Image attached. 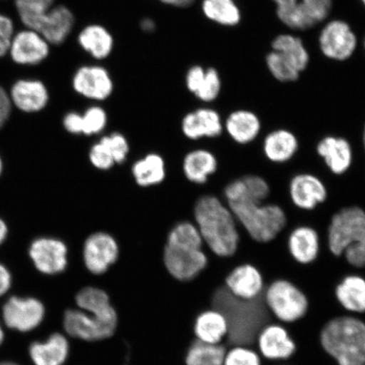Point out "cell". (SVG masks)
<instances>
[{
  "label": "cell",
  "instance_id": "1",
  "mask_svg": "<svg viewBox=\"0 0 365 365\" xmlns=\"http://www.w3.org/2000/svg\"><path fill=\"white\" fill-rule=\"evenodd\" d=\"M195 219L204 244L221 258L234 257L240 236L237 220L227 205L213 195L200 197L195 207Z\"/></svg>",
  "mask_w": 365,
  "mask_h": 365
},
{
  "label": "cell",
  "instance_id": "2",
  "mask_svg": "<svg viewBox=\"0 0 365 365\" xmlns=\"http://www.w3.org/2000/svg\"><path fill=\"white\" fill-rule=\"evenodd\" d=\"M318 340L336 365H365V321L360 317H331L319 330Z\"/></svg>",
  "mask_w": 365,
  "mask_h": 365
},
{
  "label": "cell",
  "instance_id": "3",
  "mask_svg": "<svg viewBox=\"0 0 365 365\" xmlns=\"http://www.w3.org/2000/svg\"><path fill=\"white\" fill-rule=\"evenodd\" d=\"M327 245L335 257H344L354 268H365L364 210L354 205L335 213L327 230Z\"/></svg>",
  "mask_w": 365,
  "mask_h": 365
},
{
  "label": "cell",
  "instance_id": "4",
  "mask_svg": "<svg viewBox=\"0 0 365 365\" xmlns=\"http://www.w3.org/2000/svg\"><path fill=\"white\" fill-rule=\"evenodd\" d=\"M227 205L237 222L257 243H270L287 225L285 211L277 204L236 202Z\"/></svg>",
  "mask_w": 365,
  "mask_h": 365
},
{
  "label": "cell",
  "instance_id": "5",
  "mask_svg": "<svg viewBox=\"0 0 365 365\" xmlns=\"http://www.w3.org/2000/svg\"><path fill=\"white\" fill-rule=\"evenodd\" d=\"M262 298L264 307L275 321L286 326L303 321L309 312L308 295L287 278H277L269 282Z\"/></svg>",
  "mask_w": 365,
  "mask_h": 365
},
{
  "label": "cell",
  "instance_id": "6",
  "mask_svg": "<svg viewBox=\"0 0 365 365\" xmlns=\"http://www.w3.org/2000/svg\"><path fill=\"white\" fill-rule=\"evenodd\" d=\"M118 318H105L80 309H68L63 314V325L67 334L85 342L110 339L117 331Z\"/></svg>",
  "mask_w": 365,
  "mask_h": 365
},
{
  "label": "cell",
  "instance_id": "7",
  "mask_svg": "<svg viewBox=\"0 0 365 365\" xmlns=\"http://www.w3.org/2000/svg\"><path fill=\"white\" fill-rule=\"evenodd\" d=\"M255 349L266 361L284 364L298 352V344L286 325L275 322L264 324L255 337Z\"/></svg>",
  "mask_w": 365,
  "mask_h": 365
},
{
  "label": "cell",
  "instance_id": "8",
  "mask_svg": "<svg viewBox=\"0 0 365 365\" xmlns=\"http://www.w3.org/2000/svg\"><path fill=\"white\" fill-rule=\"evenodd\" d=\"M359 39L348 22L330 19L318 33V47L324 57L332 61L344 62L354 56Z\"/></svg>",
  "mask_w": 365,
  "mask_h": 365
},
{
  "label": "cell",
  "instance_id": "9",
  "mask_svg": "<svg viewBox=\"0 0 365 365\" xmlns=\"http://www.w3.org/2000/svg\"><path fill=\"white\" fill-rule=\"evenodd\" d=\"M71 88L91 101H106L115 90L111 72L103 63L88 62L76 68L71 77Z\"/></svg>",
  "mask_w": 365,
  "mask_h": 365
},
{
  "label": "cell",
  "instance_id": "10",
  "mask_svg": "<svg viewBox=\"0 0 365 365\" xmlns=\"http://www.w3.org/2000/svg\"><path fill=\"white\" fill-rule=\"evenodd\" d=\"M209 259L202 249L166 245L163 264L170 277L180 282H189L198 277L207 267Z\"/></svg>",
  "mask_w": 365,
  "mask_h": 365
},
{
  "label": "cell",
  "instance_id": "11",
  "mask_svg": "<svg viewBox=\"0 0 365 365\" xmlns=\"http://www.w3.org/2000/svg\"><path fill=\"white\" fill-rule=\"evenodd\" d=\"M76 26V16L71 9L65 4H56L48 11L36 18L29 29L38 31L50 46L57 47L71 38Z\"/></svg>",
  "mask_w": 365,
  "mask_h": 365
},
{
  "label": "cell",
  "instance_id": "12",
  "mask_svg": "<svg viewBox=\"0 0 365 365\" xmlns=\"http://www.w3.org/2000/svg\"><path fill=\"white\" fill-rule=\"evenodd\" d=\"M266 286L263 273L251 263L238 264L228 272L225 279L227 293L245 303L262 298Z\"/></svg>",
  "mask_w": 365,
  "mask_h": 365
},
{
  "label": "cell",
  "instance_id": "13",
  "mask_svg": "<svg viewBox=\"0 0 365 365\" xmlns=\"http://www.w3.org/2000/svg\"><path fill=\"white\" fill-rule=\"evenodd\" d=\"M120 247L116 240L108 232H94L85 241L83 262L93 275H103L117 262Z\"/></svg>",
  "mask_w": 365,
  "mask_h": 365
},
{
  "label": "cell",
  "instance_id": "14",
  "mask_svg": "<svg viewBox=\"0 0 365 365\" xmlns=\"http://www.w3.org/2000/svg\"><path fill=\"white\" fill-rule=\"evenodd\" d=\"M50 51L51 46L38 31L22 29L14 35L8 56L17 66L35 67L48 58Z\"/></svg>",
  "mask_w": 365,
  "mask_h": 365
},
{
  "label": "cell",
  "instance_id": "15",
  "mask_svg": "<svg viewBox=\"0 0 365 365\" xmlns=\"http://www.w3.org/2000/svg\"><path fill=\"white\" fill-rule=\"evenodd\" d=\"M73 35L81 51L93 62L106 61L115 48V39L110 30L100 23H88Z\"/></svg>",
  "mask_w": 365,
  "mask_h": 365
},
{
  "label": "cell",
  "instance_id": "16",
  "mask_svg": "<svg viewBox=\"0 0 365 365\" xmlns=\"http://www.w3.org/2000/svg\"><path fill=\"white\" fill-rule=\"evenodd\" d=\"M185 86L190 94L204 103H216L222 90L220 73L212 66H190L185 72Z\"/></svg>",
  "mask_w": 365,
  "mask_h": 365
},
{
  "label": "cell",
  "instance_id": "17",
  "mask_svg": "<svg viewBox=\"0 0 365 365\" xmlns=\"http://www.w3.org/2000/svg\"><path fill=\"white\" fill-rule=\"evenodd\" d=\"M45 314L43 304L39 300L13 297L4 304V321L6 325L20 331L34 330L40 325Z\"/></svg>",
  "mask_w": 365,
  "mask_h": 365
},
{
  "label": "cell",
  "instance_id": "18",
  "mask_svg": "<svg viewBox=\"0 0 365 365\" xmlns=\"http://www.w3.org/2000/svg\"><path fill=\"white\" fill-rule=\"evenodd\" d=\"M289 192L292 203L304 211H312L326 202L328 191L324 182L312 173L296 175L289 182Z\"/></svg>",
  "mask_w": 365,
  "mask_h": 365
},
{
  "label": "cell",
  "instance_id": "19",
  "mask_svg": "<svg viewBox=\"0 0 365 365\" xmlns=\"http://www.w3.org/2000/svg\"><path fill=\"white\" fill-rule=\"evenodd\" d=\"M11 103L24 113L43 110L49 102V90L43 81L34 78L18 79L9 89Z\"/></svg>",
  "mask_w": 365,
  "mask_h": 365
},
{
  "label": "cell",
  "instance_id": "20",
  "mask_svg": "<svg viewBox=\"0 0 365 365\" xmlns=\"http://www.w3.org/2000/svg\"><path fill=\"white\" fill-rule=\"evenodd\" d=\"M30 257L38 270L48 275L63 272L68 264V249L61 240H36L31 246Z\"/></svg>",
  "mask_w": 365,
  "mask_h": 365
},
{
  "label": "cell",
  "instance_id": "21",
  "mask_svg": "<svg viewBox=\"0 0 365 365\" xmlns=\"http://www.w3.org/2000/svg\"><path fill=\"white\" fill-rule=\"evenodd\" d=\"M230 322L221 310L209 308L196 314L193 322L195 339L211 344H222L230 336Z\"/></svg>",
  "mask_w": 365,
  "mask_h": 365
},
{
  "label": "cell",
  "instance_id": "22",
  "mask_svg": "<svg viewBox=\"0 0 365 365\" xmlns=\"http://www.w3.org/2000/svg\"><path fill=\"white\" fill-rule=\"evenodd\" d=\"M317 152L333 175H344L352 166L353 148L349 141L344 137H324L317 144Z\"/></svg>",
  "mask_w": 365,
  "mask_h": 365
},
{
  "label": "cell",
  "instance_id": "23",
  "mask_svg": "<svg viewBox=\"0 0 365 365\" xmlns=\"http://www.w3.org/2000/svg\"><path fill=\"white\" fill-rule=\"evenodd\" d=\"M287 245L292 259L302 266L316 262L321 253L318 232L307 225L295 227L287 238Z\"/></svg>",
  "mask_w": 365,
  "mask_h": 365
},
{
  "label": "cell",
  "instance_id": "24",
  "mask_svg": "<svg viewBox=\"0 0 365 365\" xmlns=\"http://www.w3.org/2000/svg\"><path fill=\"white\" fill-rule=\"evenodd\" d=\"M222 129L220 113L210 107L199 108L187 113L182 121V132L191 140L219 136Z\"/></svg>",
  "mask_w": 365,
  "mask_h": 365
},
{
  "label": "cell",
  "instance_id": "25",
  "mask_svg": "<svg viewBox=\"0 0 365 365\" xmlns=\"http://www.w3.org/2000/svg\"><path fill=\"white\" fill-rule=\"evenodd\" d=\"M336 303L345 314H365V277L357 273L345 275L334 287Z\"/></svg>",
  "mask_w": 365,
  "mask_h": 365
},
{
  "label": "cell",
  "instance_id": "26",
  "mask_svg": "<svg viewBox=\"0 0 365 365\" xmlns=\"http://www.w3.org/2000/svg\"><path fill=\"white\" fill-rule=\"evenodd\" d=\"M271 194V187L263 177L249 175L232 181L226 186L227 204L264 202Z\"/></svg>",
  "mask_w": 365,
  "mask_h": 365
},
{
  "label": "cell",
  "instance_id": "27",
  "mask_svg": "<svg viewBox=\"0 0 365 365\" xmlns=\"http://www.w3.org/2000/svg\"><path fill=\"white\" fill-rule=\"evenodd\" d=\"M225 127L236 143L247 145L253 143L261 133L262 118L249 108H236L228 113Z\"/></svg>",
  "mask_w": 365,
  "mask_h": 365
},
{
  "label": "cell",
  "instance_id": "28",
  "mask_svg": "<svg viewBox=\"0 0 365 365\" xmlns=\"http://www.w3.org/2000/svg\"><path fill=\"white\" fill-rule=\"evenodd\" d=\"M299 148L295 134L284 128L272 130L264 137L263 153L269 161L274 163L289 162Z\"/></svg>",
  "mask_w": 365,
  "mask_h": 365
},
{
  "label": "cell",
  "instance_id": "29",
  "mask_svg": "<svg viewBox=\"0 0 365 365\" xmlns=\"http://www.w3.org/2000/svg\"><path fill=\"white\" fill-rule=\"evenodd\" d=\"M30 356L36 365H63L70 354V344L61 333H54L43 342L30 346Z\"/></svg>",
  "mask_w": 365,
  "mask_h": 365
},
{
  "label": "cell",
  "instance_id": "30",
  "mask_svg": "<svg viewBox=\"0 0 365 365\" xmlns=\"http://www.w3.org/2000/svg\"><path fill=\"white\" fill-rule=\"evenodd\" d=\"M271 49L279 53L300 74L307 70L309 53L299 34L282 33L277 35L272 41Z\"/></svg>",
  "mask_w": 365,
  "mask_h": 365
},
{
  "label": "cell",
  "instance_id": "31",
  "mask_svg": "<svg viewBox=\"0 0 365 365\" xmlns=\"http://www.w3.org/2000/svg\"><path fill=\"white\" fill-rule=\"evenodd\" d=\"M75 302L78 309L105 318H118L110 296L97 286H86L77 292Z\"/></svg>",
  "mask_w": 365,
  "mask_h": 365
},
{
  "label": "cell",
  "instance_id": "32",
  "mask_svg": "<svg viewBox=\"0 0 365 365\" xmlns=\"http://www.w3.org/2000/svg\"><path fill=\"white\" fill-rule=\"evenodd\" d=\"M199 6L205 19L219 26L235 27L242 19L236 0H199Z\"/></svg>",
  "mask_w": 365,
  "mask_h": 365
},
{
  "label": "cell",
  "instance_id": "33",
  "mask_svg": "<svg viewBox=\"0 0 365 365\" xmlns=\"http://www.w3.org/2000/svg\"><path fill=\"white\" fill-rule=\"evenodd\" d=\"M275 4L278 20L285 26L287 33L303 34L314 29L312 21L305 15L299 0H272Z\"/></svg>",
  "mask_w": 365,
  "mask_h": 365
},
{
  "label": "cell",
  "instance_id": "34",
  "mask_svg": "<svg viewBox=\"0 0 365 365\" xmlns=\"http://www.w3.org/2000/svg\"><path fill=\"white\" fill-rule=\"evenodd\" d=\"M185 175L195 184H205L217 170V160L207 150H192L186 155L182 164Z\"/></svg>",
  "mask_w": 365,
  "mask_h": 365
},
{
  "label": "cell",
  "instance_id": "35",
  "mask_svg": "<svg viewBox=\"0 0 365 365\" xmlns=\"http://www.w3.org/2000/svg\"><path fill=\"white\" fill-rule=\"evenodd\" d=\"M226 350L225 344H211L194 339L186 350L185 365H222Z\"/></svg>",
  "mask_w": 365,
  "mask_h": 365
},
{
  "label": "cell",
  "instance_id": "36",
  "mask_svg": "<svg viewBox=\"0 0 365 365\" xmlns=\"http://www.w3.org/2000/svg\"><path fill=\"white\" fill-rule=\"evenodd\" d=\"M132 173L140 186L156 185L165 178V163L159 155L149 154L134 164Z\"/></svg>",
  "mask_w": 365,
  "mask_h": 365
},
{
  "label": "cell",
  "instance_id": "37",
  "mask_svg": "<svg viewBox=\"0 0 365 365\" xmlns=\"http://www.w3.org/2000/svg\"><path fill=\"white\" fill-rule=\"evenodd\" d=\"M203 244L198 227L193 223L182 222L172 228L166 245L202 249Z\"/></svg>",
  "mask_w": 365,
  "mask_h": 365
},
{
  "label": "cell",
  "instance_id": "38",
  "mask_svg": "<svg viewBox=\"0 0 365 365\" xmlns=\"http://www.w3.org/2000/svg\"><path fill=\"white\" fill-rule=\"evenodd\" d=\"M23 29H29L34 21L48 11L57 0H13Z\"/></svg>",
  "mask_w": 365,
  "mask_h": 365
},
{
  "label": "cell",
  "instance_id": "39",
  "mask_svg": "<svg viewBox=\"0 0 365 365\" xmlns=\"http://www.w3.org/2000/svg\"><path fill=\"white\" fill-rule=\"evenodd\" d=\"M264 61L272 78L280 83H293L299 79L300 73L279 53L271 50L267 53Z\"/></svg>",
  "mask_w": 365,
  "mask_h": 365
},
{
  "label": "cell",
  "instance_id": "40",
  "mask_svg": "<svg viewBox=\"0 0 365 365\" xmlns=\"http://www.w3.org/2000/svg\"><path fill=\"white\" fill-rule=\"evenodd\" d=\"M222 365H263L258 351L245 344H232L227 348Z\"/></svg>",
  "mask_w": 365,
  "mask_h": 365
},
{
  "label": "cell",
  "instance_id": "41",
  "mask_svg": "<svg viewBox=\"0 0 365 365\" xmlns=\"http://www.w3.org/2000/svg\"><path fill=\"white\" fill-rule=\"evenodd\" d=\"M299 2L305 15L317 27L330 19L333 0H299Z\"/></svg>",
  "mask_w": 365,
  "mask_h": 365
},
{
  "label": "cell",
  "instance_id": "42",
  "mask_svg": "<svg viewBox=\"0 0 365 365\" xmlns=\"http://www.w3.org/2000/svg\"><path fill=\"white\" fill-rule=\"evenodd\" d=\"M82 121H83L82 133L88 135L99 134L107 125L108 114L103 107L93 105L86 108L82 114Z\"/></svg>",
  "mask_w": 365,
  "mask_h": 365
},
{
  "label": "cell",
  "instance_id": "43",
  "mask_svg": "<svg viewBox=\"0 0 365 365\" xmlns=\"http://www.w3.org/2000/svg\"><path fill=\"white\" fill-rule=\"evenodd\" d=\"M89 158L91 164L101 170H110L115 164L110 150L102 140H100L91 148Z\"/></svg>",
  "mask_w": 365,
  "mask_h": 365
},
{
  "label": "cell",
  "instance_id": "44",
  "mask_svg": "<svg viewBox=\"0 0 365 365\" xmlns=\"http://www.w3.org/2000/svg\"><path fill=\"white\" fill-rule=\"evenodd\" d=\"M101 140L110 150L115 163H122L125 161L127 155L129 153V144L124 135L113 133L110 135L103 136Z\"/></svg>",
  "mask_w": 365,
  "mask_h": 365
},
{
  "label": "cell",
  "instance_id": "45",
  "mask_svg": "<svg viewBox=\"0 0 365 365\" xmlns=\"http://www.w3.org/2000/svg\"><path fill=\"white\" fill-rule=\"evenodd\" d=\"M15 34L16 26L12 18L0 13V58L8 56Z\"/></svg>",
  "mask_w": 365,
  "mask_h": 365
},
{
  "label": "cell",
  "instance_id": "46",
  "mask_svg": "<svg viewBox=\"0 0 365 365\" xmlns=\"http://www.w3.org/2000/svg\"><path fill=\"white\" fill-rule=\"evenodd\" d=\"M12 103L9 91L0 85V129L10 118Z\"/></svg>",
  "mask_w": 365,
  "mask_h": 365
},
{
  "label": "cell",
  "instance_id": "47",
  "mask_svg": "<svg viewBox=\"0 0 365 365\" xmlns=\"http://www.w3.org/2000/svg\"><path fill=\"white\" fill-rule=\"evenodd\" d=\"M63 126L72 134H80L83 130L82 114L77 112H70L63 118Z\"/></svg>",
  "mask_w": 365,
  "mask_h": 365
},
{
  "label": "cell",
  "instance_id": "48",
  "mask_svg": "<svg viewBox=\"0 0 365 365\" xmlns=\"http://www.w3.org/2000/svg\"><path fill=\"white\" fill-rule=\"evenodd\" d=\"M156 1L168 7L188 9L195 6L199 0H156Z\"/></svg>",
  "mask_w": 365,
  "mask_h": 365
},
{
  "label": "cell",
  "instance_id": "49",
  "mask_svg": "<svg viewBox=\"0 0 365 365\" xmlns=\"http://www.w3.org/2000/svg\"><path fill=\"white\" fill-rule=\"evenodd\" d=\"M11 277L10 272L0 264V296L4 295L10 289Z\"/></svg>",
  "mask_w": 365,
  "mask_h": 365
},
{
  "label": "cell",
  "instance_id": "50",
  "mask_svg": "<svg viewBox=\"0 0 365 365\" xmlns=\"http://www.w3.org/2000/svg\"><path fill=\"white\" fill-rule=\"evenodd\" d=\"M7 227L1 219H0V245L3 243V241L6 240L7 235Z\"/></svg>",
  "mask_w": 365,
  "mask_h": 365
},
{
  "label": "cell",
  "instance_id": "51",
  "mask_svg": "<svg viewBox=\"0 0 365 365\" xmlns=\"http://www.w3.org/2000/svg\"><path fill=\"white\" fill-rule=\"evenodd\" d=\"M3 339H4V333H3L1 327H0V344H1Z\"/></svg>",
  "mask_w": 365,
  "mask_h": 365
},
{
  "label": "cell",
  "instance_id": "52",
  "mask_svg": "<svg viewBox=\"0 0 365 365\" xmlns=\"http://www.w3.org/2000/svg\"><path fill=\"white\" fill-rule=\"evenodd\" d=\"M363 145H364V152H365V124H364V130H363Z\"/></svg>",
  "mask_w": 365,
  "mask_h": 365
},
{
  "label": "cell",
  "instance_id": "53",
  "mask_svg": "<svg viewBox=\"0 0 365 365\" xmlns=\"http://www.w3.org/2000/svg\"><path fill=\"white\" fill-rule=\"evenodd\" d=\"M0 365H18L15 363H11V362H2V363H0Z\"/></svg>",
  "mask_w": 365,
  "mask_h": 365
},
{
  "label": "cell",
  "instance_id": "54",
  "mask_svg": "<svg viewBox=\"0 0 365 365\" xmlns=\"http://www.w3.org/2000/svg\"><path fill=\"white\" fill-rule=\"evenodd\" d=\"M359 2L361 3L362 6L365 9V0H359Z\"/></svg>",
  "mask_w": 365,
  "mask_h": 365
},
{
  "label": "cell",
  "instance_id": "55",
  "mask_svg": "<svg viewBox=\"0 0 365 365\" xmlns=\"http://www.w3.org/2000/svg\"><path fill=\"white\" fill-rule=\"evenodd\" d=\"M1 171H2V163H1V160H0V173H1Z\"/></svg>",
  "mask_w": 365,
  "mask_h": 365
},
{
  "label": "cell",
  "instance_id": "56",
  "mask_svg": "<svg viewBox=\"0 0 365 365\" xmlns=\"http://www.w3.org/2000/svg\"><path fill=\"white\" fill-rule=\"evenodd\" d=\"M363 44H364V50H365V38H364V43H363Z\"/></svg>",
  "mask_w": 365,
  "mask_h": 365
},
{
  "label": "cell",
  "instance_id": "57",
  "mask_svg": "<svg viewBox=\"0 0 365 365\" xmlns=\"http://www.w3.org/2000/svg\"><path fill=\"white\" fill-rule=\"evenodd\" d=\"M275 365H284V364H276Z\"/></svg>",
  "mask_w": 365,
  "mask_h": 365
}]
</instances>
